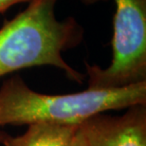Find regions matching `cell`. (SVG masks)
<instances>
[{
    "label": "cell",
    "mask_w": 146,
    "mask_h": 146,
    "mask_svg": "<svg viewBox=\"0 0 146 146\" xmlns=\"http://www.w3.org/2000/svg\"><path fill=\"white\" fill-rule=\"evenodd\" d=\"M81 1L82 3L86 5H95V4H98V3H103V2H107L109 0H79Z\"/></svg>",
    "instance_id": "ba28073f"
},
{
    "label": "cell",
    "mask_w": 146,
    "mask_h": 146,
    "mask_svg": "<svg viewBox=\"0 0 146 146\" xmlns=\"http://www.w3.org/2000/svg\"><path fill=\"white\" fill-rule=\"evenodd\" d=\"M31 0H0V13H3L5 11L13 7L14 5L17 4H28Z\"/></svg>",
    "instance_id": "8992f818"
},
{
    "label": "cell",
    "mask_w": 146,
    "mask_h": 146,
    "mask_svg": "<svg viewBox=\"0 0 146 146\" xmlns=\"http://www.w3.org/2000/svg\"><path fill=\"white\" fill-rule=\"evenodd\" d=\"M80 129L87 146H146V104L128 107L121 116L96 114Z\"/></svg>",
    "instance_id": "277c9868"
},
{
    "label": "cell",
    "mask_w": 146,
    "mask_h": 146,
    "mask_svg": "<svg viewBox=\"0 0 146 146\" xmlns=\"http://www.w3.org/2000/svg\"><path fill=\"white\" fill-rule=\"evenodd\" d=\"M59 0H31L0 28V78L22 69L53 66L66 78L82 84L86 74L65 60L63 53L84 40V31L77 19H58Z\"/></svg>",
    "instance_id": "6da1fadb"
},
{
    "label": "cell",
    "mask_w": 146,
    "mask_h": 146,
    "mask_svg": "<svg viewBox=\"0 0 146 146\" xmlns=\"http://www.w3.org/2000/svg\"><path fill=\"white\" fill-rule=\"evenodd\" d=\"M6 133L5 132H2V131H0V145H1V142L3 141V138L5 137Z\"/></svg>",
    "instance_id": "9c48e42d"
},
{
    "label": "cell",
    "mask_w": 146,
    "mask_h": 146,
    "mask_svg": "<svg viewBox=\"0 0 146 146\" xmlns=\"http://www.w3.org/2000/svg\"><path fill=\"white\" fill-rule=\"evenodd\" d=\"M69 146H87L86 139H84V137L83 135V133H82L80 128H79L77 134L75 135L74 139H73V141Z\"/></svg>",
    "instance_id": "52a82bcc"
},
{
    "label": "cell",
    "mask_w": 146,
    "mask_h": 146,
    "mask_svg": "<svg viewBox=\"0 0 146 146\" xmlns=\"http://www.w3.org/2000/svg\"><path fill=\"white\" fill-rule=\"evenodd\" d=\"M80 125H60L36 122L28 125L22 135L11 137L6 133L3 146H69Z\"/></svg>",
    "instance_id": "5b68a950"
},
{
    "label": "cell",
    "mask_w": 146,
    "mask_h": 146,
    "mask_svg": "<svg viewBox=\"0 0 146 146\" xmlns=\"http://www.w3.org/2000/svg\"><path fill=\"white\" fill-rule=\"evenodd\" d=\"M112 59L86 63L89 89H116L146 82V0H114Z\"/></svg>",
    "instance_id": "3957f363"
},
{
    "label": "cell",
    "mask_w": 146,
    "mask_h": 146,
    "mask_svg": "<svg viewBox=\"0 0 146 146\" xmlns=\"http://www.w3.org/2000/svg\"><path fill=\"white\" fill-rule=\"evenodd\" d=\"M137 104H146V82L116 89L46 94L31 89L22 77L14 75L0 87V127L36 122L81 125L96 114Z\"/></svg>",
    "instance_id": "7a4b0ae2"
}]
</instances>
